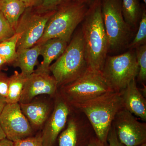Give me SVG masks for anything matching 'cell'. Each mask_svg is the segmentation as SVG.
<instances>
[{
    "label": "cell",
    "instance_id": "1",
    "mask_svg": "<svg viewBox=\"0 0 146 146\" xmlns=\"http://www.w3.org/2000/svg\"><path fill=\"white\" fill-rule=\"evenodd\" d=\"M81 27L88 69L101 72L108 52V42L102 12V0L89 5Z\"/></svg>",
    "mask_w": 146,
    "mask_h": 146
},
{
    "label": "cell",
    "instance_id": "2",
    "mask_svg": "<svg viewBox=\"0 0 146 146\" xmlns=\"http://www.w3.org/2000/svg\"><path fill=\"white\" fill-rule=\"evenodd\" d=\"M74 108L84 114L97 138L107 143L108 135L113 120L117 113L123 108V106L120 93L112 91L84 102Z\"/></svg>",
    "mask_w": 146,
    "mask_h": 146
},
{
    "label": "cell",
    "instance_id": "3",
    "mask_svg": "<svg viewBox=\"0 0 146 146\" xmlns=\"http://www.w3.org/2000/svg\"><path fill=\"white\" fill-rule=\"evenodd\" d=\"M88 69L81 29L74 35L64 52L52 63L50 71L58 88L74 81Z\"/></svg>",
    "mask_w": 146,
    "mask_h": 146
},
{
    "label": "cell",
    "instance_id": "4",
    "mask_svg": "<svg viewBox=\"0 0 146 146\" xmlns=\"http://www.w3.org/2000/svg\"><path fill=\"white\" fill-rule=\"evenodd\" d=\"M90 3L72 0L59 6L48 21L44 34L36 44L55 38L70 41L75 30L83 21Z\"/></svg>",
    "mask_w": 146,
    "mask_h": 146
},
{
    "label": "cell",
    "instance_id": "5",
    "mask_svg": "<svg viewBox=\"0 0 146 146\" xmlns=\"http://www.w3.org/2000/svg\"><path fill=\"white\" fill-rule=\"evenodd\" d=\"M60 88V96L73 108L102 94L114 91L101 72L88 68L79 78Z\"/></svg>",
    "mask_w": 146,
    "mask_h": 146
},
{
    "label": "cell",
    "instance_id": "6",
    "mask_svg": "<svg viewBox=\"0 0 146 146\" xmlns=\"http://www.w3.org/2000/svg\"><path fill=\"white\" fill-rule=\"evenodd\" d=\"M103 20L108 42V52L127 48L133 31L123 16L121 0H102Z\"/></svg>",
    "mask_w": 146,
    "mask_h": 146
},
{
    "label": "cell",
    "instance_id": "7",
    "mask_svg": "<svg viewBox=\"0 0 146 146\" xmlns=\"http://www.w3.org/2000/svg\"><path fill=\"white\" fill-rule=\"evenodd\" d=\"M138 72L136 52L129 50L118 55H107L101 73L112 90L120 93L136 79Z\"/></svg>",
    "mask_w": 146,
    "mask_h": 146
},
{
    "label": "cell",
    "instance_id": "8",
    "mask_svg": "<svg viewBox=\"0 0 146 146\" xmlns=\"http://www.w3.org/2000/svg\"><path fill=\"white\" fill-rule=\"evenodd\" d=\"M56 10L43 11L36 7L26 8L18 21L16 33L21 34L17 51L36 44L44 34L47 23Z\"/></svg>",
    "mask_w": 146,
    "mask_h": 146
},
{
    "label": "cell",
    "instance_id": "9",
    "mask_svg": "<svg viewBox=\"0 0 146 146\" xmlns=\"http://www.w3.org/2000/svg\"><path fill=\"white\" fill-rule=\"evenodd\" d=\"M112 125L124 146H138L146 143V123L139 121L124 108L115 116Z\"/></svg>",
    "mask_w": 146,
    "mask_h": 146
},
{
    "label": "cell",
    "instance_id": "10",
    "mask_svg": "<svg viewBox=\"0 0 146 146\" xmlns=\"http://www.w3.org/2000/svg\"><path fill=\"white\" fill-rule=\"evenodd\" d=\"M0 125L6 138L13 142L30 137L32 133L31 125L19 103L6 105L0 115Z\"/></svg>",
    "mask_w": 146,
    "mask_h": 146
},
{
    "label": "cell",
    "instance_id": "11",
    "mask_svg": "<svg viewBox=\"0 0 146 146\" xmlns=\"http://www.w3.org/2000/svg\"><path fill=\"white\" fill-rule=\"evenodd\" d=\"M71 108L57 93L53 111L47 119L42 134L43 146H54L58 137L66 125Z\"/></svg>",
    "mask_w": 146,
    "mask_h": 146
},
{
    "label": "cell",
    "instance_id": "12",
    "mask_svg": "<svg viewBox=\"0 0 146 146\" xmlns=\"http://www.w3.org/2000/svg\"><path fill=\"white\" fill-rule=\"evenodd\" d=\"M67 123V127L59 136L58 146H86L96 135L82 112L78 118L68 119Z\"/></svg>",
    "mask_w": 146,
    "mask_h": 146
},
{
    "label": "cell",
    "instance_id": "13",
    "mask_svg": "<svg viewBox=\"0 0 146 146\" xmlns=\"http://www.w3.org/2000/svg\"><path fill=\"white\" fill-rule=\"evenodd\" d=\"M58 89L57 82L50 74L34 72L26 80L19 103L30 102L39 95L54 96Z\"/></svg>",
    "mask_w": 146,
    "mask_h": 146
},
{
    "label": "cell",
    "instance_id": "14",
    "mask_svg": "<svg viewBox=\"0 0 146 146\" xmlns=\"http://www.w3.org/2000/svg\"><path fill=\"white\" fill-rule=\"evenodd\" d=\"M124 108L143 121H146V100L134 79L120 92Z\"/></svg>",
    "mask_w": 146,
    "mask_h": 146
},
{
    "label": "cell",
    "instance_id": "15",
    "mask_svg": "<svg viewBox=\"0 0 146 146\" xmlns=\"http://www.w3.org/2000/svg\"><path fill=\"white\" fill-rule=\"evenodd\" d=\"M70 40L63 38H55L48 39L40 44V55L43 60L35 72L50 74V67L53 61L61 55L68 46Z\"/></svg>",
    "mask_w": 146,
    "mask_h": 146
},
{
    "label": "cell",
    "instance_id": "16",
    "mask_svg": "<svg viewBox=\"0 0 146 146\" xmlns=\"http://www.w3.org/2000/svg\"><path fill=\"white\" fill-rule=\"evenodd\" d=\"M19 104L31 125L35 127L42 126L48 118L50 107L44 102L32 101L28 103Z\"/></svg>",
    "mask_w": 146,
    "mask_h": 146
},
{
    "label": "cell",
    "instance_id": "17",
    "mask_svg": "<svg viewBox=\"0 0 146 146\" xmlns=\"http://www.w3.org/2000/svg\"><path fill=\"white\" fill-rule=\"evenodd\" d=\"M41 45L36 44L31 48L17 52L16 60L12 65L21 69V73L27 77L34 72L35 68L38 63L40 55Z\"/></svg>",
    "mask_w": 146,
    "mask_h": 146
},
{
    "label": "cell",
    "instance_id": "18",
    "mask_svg": "<svg viewBox=\"0 0 146 146\" xmlns=\"http://www.w3.org/2000/svg\"><path fill=\"white\" fill-rule=\"evenodd\" d=\"M26 8L22 0H0V11L15 31Z\"/></svg>",
    "mask_w": 146,
    "mask_h": 146
},
{
    "label": "cell",
    "instance_id": "19",
    "mask_svg": "<svg viewBox=\"0 0 146 146\" xmlns=\"http://www.w3.org/2000/svg\"><path fill=\"white\" fill-rule=\"evenodd\" d=\"M123 16L127 23L135 31L142 14V5L139 0H121Z\"/></svg>",
    "mask_w": 146,
    "mask_h": 146
},
{
    "label": "cell",
    "instance_id": "20",
    "mask_svg": "<svg viewBox=\"0 0 146 146\" xmlns=\"http://www.w3.org/2000/svg\"><path fill=\"white\" fill-rule=\"evenodd\" d=\"M27 77L17 71L9 77L8 93L5 99L7 104L19 103Z\"/></svg>",
    "mask_w": 146,
    "mask_h": 146
},
{
    "label": "cell",
    "instance_id": "21",
    "mask_svg": "<svg viewBox=\"0 0 146 146\" xmlns=\"http://www.w3.org/2000/svg\"><path fill=\"white\" fill-rule=\"evenodd\" d=\"M21 34L16 33L10 38L0 43V56L7 65H12L17 56V46Z\"/></svg>",
    "mask_w": 146,
    "mask_h": 146
},
{
    "label": "cell",
    "instance_id": "22",
    "mask_svg": "<svg viewBox=\"0 0 146 146\" xmlns=\"http://www.w3.org/2000/svg\"><path fill=\"white\" fill-rule=\"evenodd\" d=\"M138 31L135 37L130 42L127 48L129 50L136 49L146 42V10L145 6L142 5V14L139 22Z\"/></svg>",
    "mask_w": 146,
    "mask_h": 146
},
{
    "label": "cell",
    "instance_id": "23",
    "mask_svg": "<svg viewBox=\"0 0 146 146\" xmlns=\"http://www.w3.org/2000/svg\"><path fill=\"white\" fill-rule=\"evenodd\" d=\"M135 52L139 68L137 78L138 81L144 85L146 81V44L137 47Z\"/></svg>",
    "mask_w": 146,
    "mask_h": 146
},
{
    "label": "cell",
    "instance_id": "24",
    "mask_svg": "<svg viewBox=\"0 0 146 146\" xmlns=\"http://www.w3.org/2000/svg\"><path fill=\"white\" fill-rule=\"evenodd\" d=\"M16 33V31L0 11V43L10 38Z\"/></svg>",
    "mask_w": 146,
    "mask_h": 146
},
{
    "label": "cell",
    "instance_id": "25",
    "mask_svg": "<svg viewBox=\"0 0 146 146\" xmlns=\"http://www.w3.org/2000/svg\"><path fill=\"white\" fill-rule=\"evenodd\" d=\"M72 0H44L42 5L36 7L43 11L56 10L60 5Z\"/></svg>",
    "mask_w": 146,
    "mask_h": 146
},
{
    "label": "cell",
    "instance_id": "26",
    "mask_svg": "<svg viewBox=\"0 0 146 146\" xmlns=\"http://www.w3.org/2000/svg\"><path fill=\"white\" fill-rule=\"evenodd\" d=\"M14 146H43L42 134L29 137L13 142Z\"/></svg>",
    "mask_w": 146,
    "mask_h": 146
},
{
    "label": "cell",
    "instance_id": "27",
    "mask_svg": "<svg viewBox=\"0 0 146 146\" xmlns=\"http://www.w3.org/2000/svg\"><path fill=\"white\" fill-rule=\"evenodd\" d=\"M9 77L5 73L0 72V96L6 99L8 93Z\"/></svg>",
    "mask_w": 146,
    "mask_h": 146
},
{
    "label": "cell",
    "instance_id": "28",
    "mask_svg": "<svg viewBox=\"0 0 146 146\" xmlns=\"http://www.w3.org/2000/svg\"><path fill=\"white\" fill-rule=\"evenodd\" d=\"M107 142H108V146H124L118 139L116 131L112 125L108 135Z\"/></svg>",
    "mask_w": 146,
    "mask_h": 146
},
{
    "label": "cell",
    "instance_id": "29",
    "mask_svg": "<svg viewBox=\"0 0 146 146\" xmlns=\"http://www.w3.org/2000/svg\"><path fill=\"white\" fill-rule=\"evenodd\" d=\"M26 8L38 7L42 5L44 0H22Z\"/></svg>",
    "mask_w": 146,
    "mask_h": 146
},
{
    "label": "cell",
    "instance_id": "30",
    "mask_svg": "<svg viewBox=\"0 0 146 146\" xmlns=\"http://www.w3.org/2000/svg\"><path fill=\"white\" fill-rule=\"evenodd\" d=\"M107 143H105L99 140L95 135L90 140L86 146H107Z\"/></svg>",
    "mask_w": 146,
    "mask_h": 146
},
{
    "label": "cell",
    "instance_id": "31",
    "mask_svg": "<svg viewBox=\"0 0 146 146\" xmlns=\"http://www.w3.org/2000/svg\"><path fill=\"white\" fill-rule=\"evenodd\" d=\"M0 146H14V143L6 138L0 140Z\"/></svg>",
    "mask_w": 146,
    "mask_h": 146
},
{
    "label": "cell",
    "instance_id": "32",
    "mask_svg": "<svg viewBox=\"0 0 146 146\" xmlns=\"http://www.w3.org/2000/svg\"><path fill=\"white\" fill-rule=\"evenodd\" d=\"M7 104L6 102L5 98L0 96V115Z\"/></svg>",
    "mask_w": 146,
    "mask_h": 146
},
{
    "label": "cell",
    "instance_id": "33",
    "mask_svg": "<svg viewBox=\"0 0 146 146\" xmlns=\"http://www.w3.org/2000/svg\"><path fill=\"white\" fill-rule=\"evenodd\" d=\"M6 65H7L5 61L0 56V72H1L2 70Z\"/></svg>",
    "mask_w": 146,
    "mask_h": 146
},
{
    "label": "cell",
    "instance_id": "34",
    "mask_svg": "<svg viewBox=\"0 0 146 146\" xmlns=\"http://www.w3.org/2000/svg\"><path fill=\"white\" fill-rule=\"evenodd\" d=\"M6 138V137L5 133L4 132L2 128L1 127V125H0V140Z\"/></svg>",
    "mask_w": 146,
    "mask_h": 146
},
{
    "label": "cell",
    "instance_id": "35",
    "mask_svg": "<svg viewBox=\"0 0 146 146\" xmlns=\"http://www.w3.org/2000/svg\"><path fill=\"white\" fill-rule=\"evenodd\" d=\"M77 1H84L85 2L89 3H90L93 0H77Z\"/></svg>",
    "mask_w": 146,
    "mask_h": 146
},
{
    "label": "cell",
    "instance_id": "36",
    "mask_svg": "<svg viewBox=\"0 0 146 146\" xmlns=\"http://www.w3.org/2000/svg\"><path fill=\"white\" fill-rule=\"evenodd\" d=\"M146 146V143H145L142 144V145H139V146Z\"/></svg>",
    "mask_w": 146,
    "mask_h": 146
},
{
    "label": "cell",
    "instance_id": "37",
    "mask_svg": "<svg viewBox=\"0 0 146 146\" xmlns=\"http://www.w3.org/2000/svg\"><path fill=\"white\" fill-rule=\"evenodd\" d=\"M142 1H143V2L145 4H146V0H142Z\"/></svg>",
    "mask_w": 146,
    "mask_h": 146
}]
</instances>
